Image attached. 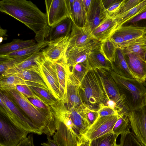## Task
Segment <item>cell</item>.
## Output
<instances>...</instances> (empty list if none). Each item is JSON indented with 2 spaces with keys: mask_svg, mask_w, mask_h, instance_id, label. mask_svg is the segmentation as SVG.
Here are the masks:
<instances>
[{
  "mask_svg": "<svg viewBox=\"0 0 146 146\" xmlns=\"http://www.w3.org/2000/svg\"><path fill=\"white\" fill-rule=\"evenodd\" d=\"M117 29L115 20L109 15L94 30L91 35L94 40L101 42L110 38Z\"/></svg>",
  "mask_w": 146,
  "mask_h": 146,
  "instance_id": "ac0fdd59",
  "label": "cell"
},
{
  "mask_svg": "<svg viewBox=\"0 0 146 146\" xmlns=\"http://www.w3.org/2000/svg\"><path fill=\"white\" fill-rule=\"evenodd\" d=\"M54 63L63 97L66 89L67 76L70 68L68 66L65 55Z\"/></svg>",
  "mask_w": 146,
  "mask_h": 146,
  "instance_id": "4dcf8cb0",
  "label": "cell"
},
{
  "mask_svg": "<svg viewBox=\"0 0 146 146\" xmlns=\"http://www.w3.org/2000/svg\"><path fill=\"white\" fill-rule=\"evenodd\" d=\"M30 56L17 57L0 61V73L1 75L8 69L18 65L25 60Z\"/></svg>",
  "mask_w": 146,
  "mask_h": 146,
  "instance_id": "74e56055",
  "label": "cell"
},
{
  "mask_svg": "<svg viewBox=\"0 0 146 146\" xmlns=\"http://www.w3.org/2000/svg\"><path fill=\"white\" fill-rule=\"evenodd\" d=\"M95 41L88 45L75 46L67 50L65 56L68 66L72 68L77 64L86 61L88 56L98 43Z\"/></svg>",
  "mask_w": 146,
  "mask_h": 146,
  "instance_id": "2e32d148",
  "label": "cell"
},
{
  "mask_svg": "<svg viewBox=\"0 0 146 146\" xmlns=\"http://www.w3.org/2000/svg\"><path fill=\"white\" fill-rule=\"evenodd\" d=\"M84 7L87 12L89 10L92 1V0H82Z\"/></svg>",
  "mask_w": 146,
  "mask_h": 146,
  "instance_id": "816d5d0a",
  "label": "cell"
},
{
  "mask_svg": "<svg viewBox=\"0 0 146 146\" xmlns=\"http://www.w3.org/2000/svg\"><path fill=\"white\" fill-rule=\"evenodd\" d=\"M13 75H15L26 82L39 84L48 89L41 77L35 72L30 70H25Z\"/></svg>",
  "mask_w": 146,
  "mask_h": 146,
  "instance_id": "d590c367",
  "label": "cell"
},
{
  "mask_svg": "<svg viewBox=\"0 0 146 146\" xmlns=\"http://www.w3.org/2000/svg\"><path fill=\"white\" fill-rule=\"evenodd\" d=\"M18 85L28 86L27 82L15 75L0 76L1 91H5L16 89V86Z\"/></svg>",
  "mask_w": 146,
  "mask_h": 146,
  "instance_id": "1f68e13d",
  "label": "cell"
},
{
  "mask_svg": "<svg viewBox=\"0 0 146 146\" xmlns=\"http://www.w3.org/2000/svg\"><path fill=\"white\" fill-rule=\"evenodd\" d=\"M98 117L108 115H119L117 110L113 109L105 105H101L97 111Z\"/></svg>",
  "mask_w": 146,
  "mask_h": 146,
  "instance_id": "b9f144b4",
  "label": "cell"
},
{
  "mask_svg": "<svg viewBox=\"0 0 146 146\" xmlns=\"http://www.w3.org/2000/svg\"><path fill=\"white\" fill-rule=\"evenodd\" d=\"M47 141L41 143V145L43 146H58L50 137H47Z\"/></svg>",
  "mask_w": 146,
  "mask_h": 146,
  "instance_id": "c3c4849f",
  "label": "cell"
},
{
  "mask_svg": "<svg viewBox=\"0 0 146 146\" xmlns=\"http://www.w3.org/2000/svg\"><path fill=\"white\" fill-rule=\"evenodd\" d=\"M56 119V130L53 136L55 143L58 146H77L84 136L79 137L64 122Z\"/></svg>",
  "mask_w": 146,
  "mask_h": 146,
  "instance_id": "5bb4252c",
  "label": "cell"
},
{
  "mask_svg": "<svg viewBox=\"0 0 146 146\" xmlns=\"http://www.w3.org/2000/svg\"><path fill=\"white\" fill-rule=\"evenodd\" d=\"M16 89L23 94L27 98H33L38 100L37 97L27 85H17L16 86Z\"/></svg>",
  "mask_w": 146,
  "mask_h": 146,
  "instance_id": "f6af8a7d",
  "label": "cell"
},
{
  "mask_svg": "<svg viewBox=\"0 0 146 146\" xmlns=\"http://www.w3.org/2000/svg\"><path fill=\"white\" fill-rule=\"evenodd\" d=\"M0 11L21 22L36 34V40L39 43L48 37L50 29L46 14L32 2L26 0H2Z\"/></svg>",
  "mask_w": 146,
  "mask_h": 146,
  "instance_id": "6da1fadb",
  "label": "cell"
},
{
  "mask_svg": "<svg viewBox=\"0 0 146 146\" xmlns=\"http://www.w3.org/2000/svg\"><path fill=\"white\" fill-rule=\"evenodd\" d=\"M7 31L6 29H3L0 27V36L1 38L3 39V37H4L7 38V36L8 35H7Z\"/></svg>",
  "mask_w": 146,
  "mask_h": 146,
  "instance_id": "f5cc1de1",
  "label": "cell"
},
{
  "mask_svg": "<svg viewBox=\"0 0 146 146\" xmlns=\"http://www.w3.org/2000/svg\"><path fill=\"white\" fill-rule=\"evenodd\" d=\"M116 31L123 38L124 42V45L130 41L146 35V27L122 26L118 28Z\"/></svg>",
  "mask_w": 146,
  "mask_h": 146,
  "instance_id": "484cf974",
  "label": "cell"
},
{
  "mask_svg": "<svg viewBox=\"0 0 146 146\" xmlns=\"http://www.w3.org/2000/svg\"><path fill=\"white\" fill-rule=\"evenodd\" d=\"M50 42V41L46 40L19 50L4 55H0V60L31 55L35 53L39 52L41 49L47 46Z\"/></svg>",
  "mask_w": 146,
  "mask_h": 146,
  "instance_id": "cb8c5ba5",
  "label": "cell"
},
{
  "mask_svg": "<svg viewBox=\"0 0 146 146\" xmlns=\"http://www.w3.org/2000/svg\"><path fill=\"white\" fill-rule=\"evenodd\" d=\"M124 53L129 70L136 79L142 82L145 81L146 60L135 54Z\"/></svg>",
  "mask_w": 146,
  "mask_h": 146,
  "instance_id": "e0dca14e",
  "label": "cell"
},
{
  "mask_svg": "<svg viewBox=\"0 0 146 146\" xmlns=\"http://www.w3.org/2000/svg\"><path fill=\"white\" fill-rule=\"evenodd\" d=\"M23 111V113L42 133L47 137L53 136L56 132V119L54 115L44 113L33 105L23 94L16 89L5 91Z\"/></svg>",
  "mask_w": 146,
  "mask_h": 146,
  "instance_id": "7a4b0ae2",
  "label": "cell"
},
{
  "mask_svg": "<svg viewBox=\"0 0 146 146\" xmlns=\"http://www.w3.org/2000/svg\"><path fill=\"white\" fill-rule=\"evenodd\" d=\"M87 12L82 0H74L73 6L72 21L76 26L83 28L86 21Z\"/></svg>",
  "mask_w": 146,
  "mask_h": 146,
  "instance_id": "f546056e",
  "label": "cell"
},
{
  "mask_svg": "<svg viewBox=\"0 0 146 146\" xmlns=\"http://www.w3.org/2000/svg\"><path fill=\"white\" fill-rule=\"evenodd\" d=\"M90 141L84 137L77 146H90Z\"/></svg>",
  "mask_w": 146,
  "mask_h": 146,
  "instance_id": "f907efd6",
  "label": "cell"
},
{
  "mask_svg": "<svg viewBox=\"0 0 146 146\" xmlns=\"http://www.w3.org/2000/svg\"><path fill=\"white\" fill-rule=\"evenodd\" d=\"M100 44L98 43L88 54L86 61L89 70L104 69L108 71L112 70L111 63L101 52Z\"/></svg>",
  "mask_w": 146,
  "mask_h": 146,
  "instance_id": "d6986e66",
  "label": "cell"
},
{
  "mask_svg": "<svg viewBox=\"0 0 146 146\" xmlns=\"http://www.w3.org/2000/svg\"><path fill=\"white\" fill-rule=\"evenodd\" d=\"M122 50L124 53L135 54L145 59L146 53V35L139 37L127 43Z\"/></svg>",
  "mask_w": 146,
  "mask_h": 146,
  "instance_id": "4316f807",
  "label": "cell"
},
{
  "mask_svg": "<svg viewBox=\"0 0 146 146\" xmlns=\"http://www.w3.org/2000/svg\"><path fill=\"white\" fill-rule=\"evenodd\" d=\"M100 48L102 54L112 64L114 62L117 49L114 43L109 38L100 42Z\"/></svg>",
  "mask_w": 146,
  "mask_h": 146,
  "instance_id": "d6a6232c",
  "label": "cell"
},
{
  "mask_svg": "<svg viewBox=\"0 0 146 146\" xmlns=\"http://www.w3.org/2000/svg\"><path fill=\"white\" fill-rule=\"evenodd\" d=\"M80 84L70 69L67 76L65 91L62 100L68 110L86 105L83 102L80 95Z\"/></svg>",
  "mask_w": 146,
  "mask_h": 146,
  "instance_id": "ba28073f",
  "label": "cell"
},
{
  "mask_svg": "<svg viewBox=\"0 0 146 146\" xmlns=\"http://www.w3.org/2000/svg\"><path fill=\"white\" fill-rule=\"evenodd\" d=\"M29 133L1 113L0 146H15L27 138Z\"/></svg>",
  "mask_w": 146,
  "mask_h": 146,
  "instance_id": "52a82bcc",
  "label": "cell"
},
{
  "mask_svg": "<svg viewBox=\"0 0 146 146\" xmlns=\"http://www.w3.org/2000/svg\"><path fill=\"white\" fill-rule=\"evenodd\" d=\"M125 0H117L112 4L106 11L108 15L110 16L113 17L118 13L120 9Z\"/></svg>",
  "mask_w": 146,
  "mask_h": 146,
  "instance_id": "ee69618b",
  "label": "cell"
},
{
  "mask_svg": "<svg viewBox=\"0 0 146 146\" xmlns=\"http://www.w3.org/2000/svg\"><path fill=\"white\" fill-rule=\"evenodd\" d=\"M15 146H35L33 135H29L27 138Z\"/></svg>",
  "mask_w": 146,
  "mask_h": 146,
  "instance_id": "7dc6e473",
  "label": "cell"
},
{
  "mask_svg": "<svg viewBox=\"0 0 146 146\" xmlns=\"http://www.w3.org/2000/svg\"><path fill=\"white\" fill-rule=\"evenodd\" d=\"M117 0H102L103 5L106 10Z\"/></svg>",
  "mask_w": 146,
  "mask_h": 146,
  "instance_id": "681fc988",
  "label": "cell"
},
{
  "mask_svg": "<svg viewBox=\"0 0 146 146\" xmlns=\"http://www.w3.org/2000/svg\"><path fill=\"white\" fill-rule=\"evenodd\" d=\"M101 78L103 88L108 101H112L116 104V110L119 114L125 109L118 86L109 71L105 69H97Z\"/></svg>",
  "mask_w": 146,
  "mask_h": 146,
  "instance_id": "30bf717a",
  "label": "cell"
},
{
  "mask_svg": "<svg viewBox=\"0 0 146 146\" xmlns=\"http://www.w3.org/2000/svg\"><path fill=\"white\" fill-rule=\"evenodd\" d=\"M118 146H145L134 133L130 131L121 134Z\"/></svg>",
  "mask_w": 146,
  "mask_h": 146,
  "instance_id": "8d00e7d4",
  "label": "cell"
},
{
  "mask_svg": "<svg viewBox=\"0 0 146 146\" xmlns=\"http://www.w3.org/2000/svg\"><path fill=\"white\" fill-rule=\"evenodd\" d=\"M112 70L123 77L136 79L128 67L123 50L117 48L114 62L112 64Z\"/></svg>",
  "mask_w": 146,
  "mask_h": 146,
  "instance_id": "7402d4cb",
  "label": "cell"
},
{
  "mask_svg": "<svg viewBox=\"0 0 146 146\" xmlns=\"http://www.w3.org/2000/svg\"><path fill=\"white\" fill-rule=\"evenodd\" d=\"M29 101L41 111L49 115H54L51 111L49 106H48L41 101L34 98H27Z\"/></svg>",
  "mask_w": 146,
  "mask_h": 146,
  "instance_id": "60d3db41",
  "label": "cell"
},
{
  "mask_svg": "<svg viewBox=\"0 0 146 146\" xmlns=\"http://www.w3.org/2000/svg\"><path fill=\"white\" fill-rule=\"evenodd\" d=\"M73 23L70 18H67L50 27L48 40L52 41L62 37L70 36Z\"/></svg>",
  "mask_w": 146,
  "mask_h": 146,
  "instance_id": "603a6c76",
  "label": "cell"
},
{
  "mask_svg": "<svg viewBox=\"0 0 146 146\" xmlns=\"http://www.w3.org/2000/svg\"><path fill=\"white\" fill-rule=\"evenodd\" d=\"M45 4L48 24L50 27L70 18L66 0H45Z\"/></svg>",
  "mask_w": 146,
  "mask_h": 146,
  "instance_id": "9c48e42d",
  "label": "cell"
},
{
  "mask_svg": "<svg viewBox=\"0 0 146 146\" xmlns=\"http://www.w3.org/2000/svg\"><path fill=\"white\" fill-rule=\"evenodd\" d=\"M34 39L23 40L14 39L12 42L0 45V55H3L16 51L33 46L36 44Z\"/></svg>",
  "mask_w": 146,
  "mask_h": 146,
  "instance_id": "83f0119b",
  "label": "cell"
},
{
  "mask_svg": "<svg viewBox=\"0 0 146 146\" xmlns=\"http://www.w3.org/2000/svg\"><path fill=\"white\" fill-rule=\"evenodd\" d=\"M89 71L85 62L76 65L72 68L71 72L80 83Z\"/></svg>",
  "mask_w": 146,
  "mask_h": 146,
  "instance_id": "f35d334b",
  "label": "cell"
},
{
  "mask_svg": "<svg viewBox=\"0 0 146 146\" xmlns=\"http://www.w3.org/2000/svg\"><path fill=\"white\" fill-rule=\"evenodd\" d=\"M122 26H133L140 27H146V10L127 21Z\"/></svg>",
  "mask_w": 146,
  "mask_h": 146,
  "instance_id": "ab89813d",
  "label": "cell"
},
{
  "mask_svg": "<svg viewBox=\"0 0 146 146\" xmlns=\"http://www.w3.org/2000/svg\"><path fill=\"white\" fill-rule=\"evenodd\" d=\"M28 86L37 97L38 100L48 106L55 104L58 100L49 90L40 84L27 82Z\"/></svg>",
  "mask_w": 146,
  "mask_h": 146,
  "instance_id": "d4e9b609",
  "label": "cell"
},
{
  "mask_svg": "<svg viewBox=\"0 0 146 146\" xmlns=\"http://www.w3.org/2000/svg\"><path fill=\"white\" fill-rule=\"evenodd\" d=\"M112 146H118V145L116 143V142Z\"/></svg>",
  "mask_w": 146,
  "mask_h": 146,
  "instance_id": "db71d44e",
  "label": "cell"
},
{
  "mask_svg": "<svg viewBox=\"0 0 146 146\" xmlns=\"http://www.w3.org/2000/svg\"><path fill=\"white\" fill-rule=\"evenodd\" d=\"M131 128L127 112L124 111L119 113L118 119L113 128V132L121 135L130 131Z\"/></svg>",
  "mask_w": 146,
  "mask_h": 146,
  "instance_id": "836d02e7",
  "label": "cell"
},
{
  "mask_svg": "<svg viewBox=\"0 0 146 146\" xmlns=\"http://www.w3.org/2000/svg\"><path fill=\"white\" fill-rule=\"evenodd\" d=\"M119 89L125 108L129 111L139 109L146 104V82L127 78L109 71Z\"/></svg>",
  "mask_w": 146,
  "mask_h": 146,
  "instance_id": "3957f363",
  "label": "cell"
},
{
  "mask_svg": "<svg viewBox=\"0 0 146 146\" xmlns=\"http://www.w3.org/2000/svg\"><path fill=\"white\" fill-rule=\"evenodd\" d=\"M142 1V0H125L118 13L116 15L124 13L129 11L138 5Z\"/></svg>",
  "mask_w": 146,
  "mask_h": 146,
  "instance_id": "7bdbcfd3",
  "label": "cell"
},
{
  "mask_svg": "<svg viewBox=\"0 0 146 146\" xmlns=\"http://www.w3.org/2000/svg\"><path fill=\"white\" fill-rule=\"evenodd\" d=\"M38 74L50 92L58 100H62L63 96L54 62L46 59L43 55L36 61Z\"/></svg>",
  "mask_w": 146,
  "mask_h": 146,
  "instance_id": "8992f818",
  "label": "cell"
},
{
  "mask_svg": "<svg viewBox=\"0 0 146 146\" xmlns=\"http://www.w3.org/2000/svg\"><path fill=\"white\" fill-rule=\"evenodd\" d=\"M132 131L146 146V104L141 108L127 112Z\"/></svg>",
  "mask_w": 146,
  "mask_h": 146,
  "instance_id": "7c38bea8",
  "label": "cell"
},
{
  "mask_svg": "<svg viewBox=\"0 0 146 146\" xmlns=\"http://www.w3.org/2000/svg\"><path fill=\"white\" fill-rule=\"evenodd\" d=\"M119 135L111 132L90 141V146H112Z\"/></svg>",
  "mask_w": 146,
  "mask_h": 146,
  "instance_id": "e575fe53",
  "label": "cell"
},
{
  "mask_svg": "<svg viewBox=\"0 0 146 146\" xmlns=\"http://www.w3.org/2000/svg\"><path fill=\"white\" fill-rule=\"evenodd\" d=\"M118 117V115L98 117L84 136L90 141L108 133L113 132V128Z\"/></svg>",
  "mask_w": 146,
  "mask_h": 146,
  "instance_id": "8fae6325",
  "label": "cell"
},
{
  "mask_svg": "<svg viewBox=\"0 0 146 146\" xmlns=\"http://www.w3.org/2000/svg\"><path fill=\"white\" fill-rule=\"evenodd\" d=\"M97 111L92 109L85 115V117L90 127L98 117Z\"/></svg>",
  "mask_w": 146,
  "mask_h": 146,
  "instance_id": "bcb514c9",
  "label": "cell"
},
{
  "mask_svg": "<svg viewBox=\"0 0 146 146\" xmlns=\"http://www.w3.org/2000/svg\"><path fill=\"white\" fill-rule=\"evenodd\" d=\"M43 55L42 52L35 53L24 61L8 69L1 75L0 76L14 75L25 70L34 71L38 74V68L36 61Z\"/></svg>",
  "mask_w": 146,
  "mask_h": 146,
  "instance_id": "44dd1931",
  "label": "cell"
},
{
  "mask_svg": "<svg viewBox=\"0 0 146 146\" xmlns=\"http://www.w3.org/2000/svg\"><path fill=\"white\" fill-rule=\"evenodd\" d=\"M95 41L84 28L79 27L73 23L67 50L74 47L86 45Z\"/></svg>",
  "mask_w": 146,
  "mask_h": 146,
  "instance_id": "ffe728a7",
  "label": "cell"
},
{
  "mask_svg": "<svg viewBox=\"0 0 146 146\" xmlns=\"http://www.w3.org/2000/svg\"><path fill=\"white\" fill-rule=\"evenodd\" d=\"M145 10L146 0H143L138 5L129 11L113 17L116 22L117 29Z\"/></svg>",
  "mask_w": 146,
  "mask_h": 146,
  "instance_id": "f1b7e54d",
  "label": "cell"
},
{
  "mask_svg": "<svg viewBox=\"0 0 146 146\" xmlns=\"http://www.w3.org/2000/svg\"><path fill=\"white\" fill-rule=\"evenodd\" d=\"M144 58H145V60H146V53L145 56Z\"/></svg>",
  "mask_w": 146,
  "mask_h": 146,
  "instance_id": "11a10c76",
  "label": "cell"
},
{
  "mask_svg": "<svg viewBox=\"0 0 146 146\" xmlns=\"http://www.w3.org/2000/svg\"><path fill=\"white\" fill-rule=\"evenodd\" d=\"M69 38L70 36L50 41L42 52L44 58L54 62L64 56L68 47Z\"/></svg>",
  "mask_w": 146,
  "mask_h": 146,
  "instance_id": "9a60e30c",
  "label": "cell"
},
{
  "mask_svg": "<svg viewBox=\"0 0 146 146\" xmlns=\"http://www.w3.org/2000/svg\"><path fill=\"white\" fill-rule=\"evenodd\" d=\"M79 90L83 102L91 109L98 110L101 105L107 106L108 100L97 69L88 71L80 82Z\"/></svg>",
  "mask_w": 146,
  "mask_h": 146,
  "instance_id": "277c9868",
  "label": "cell"
},
{
  "mask_svg": "<svg viewBox=\"0 0 146 146\" xmlns=\"http://www.w3.org/2000/svg\"><path fill=\"white\" fill-rule=\"evenodd\" d=\"M0 111L17 125L27 131L38 135L42 133L19 110L5 91H0Z\"/></svg>",
  "mask_w": 146,
  "mask_h": 146,
  "instance_id": "5b68a950",
  "label": "cell"
},
{
  "mask_svg": "<svg viewBox=\"0 0 146 146\" xmlns=\"http://www.w3.org/2000/svg\"><path fill=\"white\" fill-rule=\"evenodd\" d=\"M109 15L102 0H92L90 7L87 12L86 23L83 28L91 35L94 30Z\"/></svg>",
  "mask_w": 146,
  "mask_h": 146,
  "instance_id": "4fadbf2b",
  "label": "cell"
}]
</instances>
